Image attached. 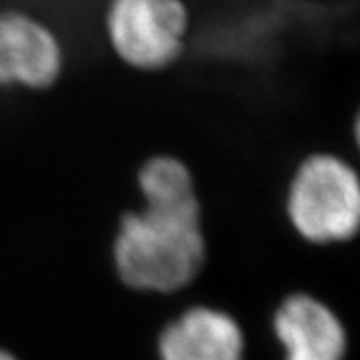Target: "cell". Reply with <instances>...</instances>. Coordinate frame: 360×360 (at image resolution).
Here are the masks:
<instances>
[{
  "instance_id": "5",
  "label": "cell",
  "mask_w": 360,
  "mask_h": 360,
  "mask_svg": "<svg viewBox=\"0 0 360 360\" xmlns=\"http://www.w3.org/2000/svg\"><path fill=\"white\" fill-rule=\"evenodd\" d=\"M160 360H243L245 335L226 310L193 307L158 336Z\"/></svg>"
},
{
  "instance_id": "7",
  "label": "cell",
  "mask_w": 360,
  "mask_h": 360,
  "mask_svg": "<svg viewBox=\"0 0 360 360\" xmlns=\"http://www.w3.org/2000/svg\"><path fill=\"white\" fill-rule=\"evenodd\" d=\"M144 205L200 206L188 167L174 156H153L139 172Z\"/></svg>"
},
{
  "instance_id": "8",
  "label": "cell",
  "mask_w": 360,
  "mask_h": 360,
  "mask_svg": "<svg viewBox=\"0 0 360 360\" xmlns=\"http://www.w3.org/2000/svg\"><path fill=\"white\" fill-rule=\"evenodd\" d=\"M352 130H354V142H356V146H359L360 150V108L359 112H356V118H354V127H352Z\"/></svg>"
},
{
  "instance_id": "6",
  "label": "cell",
  "mask_w": 360,
  "mask_h": 360,
  "mask_svg": "<svg viewBox=\"0 0 360 360\" xmlns=\"http://www.w3.org/2000/svg\"><path fill=\"white\" fill-rule=\"evenodd\" d=\"M274 335L286 360H345L347 333L324 302L310 295H290L274 312Z\"/></svg>"
},
{
  "instance_id": "3",
  "label": "cell",
  "mask_w": 360,
  "mask_h": 360,
  "mask_svg": "<svg viewBox=\"0 0 360 360\" xmlns=\"http://www.w3.org/2000/svg\"><path fill=\"white\" fill-rule=\"evenodd\" d=\"M188 25L182 0H110L104 20L116 56L142 72H158L179 60Z\"/></svg>"
},
{
  "instance_id": "1",
  "label": "cell",
  "mask_w": 360,
  "mask_h": 360,
  "mask_svg": "<svg viewBox=\"0 0 360 360\" xmlns=\"http://www.w3.org/2000/svg\"><path fill=\"white\" fill-rule=\"evenodd\" d=\"M115 269L122 283L141 292H176L206 262L200 206L144 205L129 212L116 232Z\"/></svg>"
},
{
  "instance_id": "4",
  "label": "cell",
  "mask_w": 360,
  "mask_h": 360,
  "mask_svg": "<svg viewBox=\"0 0 360 360\" xmlns=\"http://www.w3.org/2000/svg\"><path fill=\"white\" fill-rule=\"evenodd\" d=\"M63 66L65 52L49 26L20 11H0V89H51Z\"/></svg>"
},
{
  "instance_id": "9",
  "label": "cell",
  "mask_w": 360,
  "mask_h": 360,
  "mask_svg": "<svg viewBox=\"0 0 360 360\" xmlns=\"http://www.w3.org/2000/svg\"><path fill=\"white\" fill-rule=\"evenodd\" d=\"M0 360H18L14 356L13 352H8V350H4V348H0Z\"/></svg>"
},
{
  "instance_id": "2",
  "label": "cell",
  "mask_w": 360,
  "mask_h": 360,
  "mask_svg": "<svg viewBox=\"0 0 360 360\" xmlns=\"http://www.w3.org/2000/svg\"><path fill=\"white\" fill-rule=\"evenodd\" d=\"M286 210L309 243L348 240L360 231V176L335 155L309 156L290 182Z\"/></svg>"
}]
</instances>
